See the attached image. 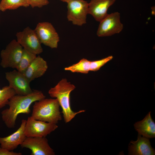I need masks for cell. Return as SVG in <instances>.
I'll return each instance as SVG.
<instances>
[{"label":"cell","mask_w":155,"mask_h":155,"mask_svg":"<svg viewBox=\"0 0 155 155\" xmlns=\"http://www.w3.org/2000/svg\"><path fill=\"white\" fill-rule=\"evenodd\" d=\"M16 94L15 91L9 86L0 89V108L7 105L10 98Z\"/></svg>","instance_id":"ffe728a7"},{"label":"cell","mask_w":155,"mask_h":155,"mask_svg":"<svg viewBox=\"0 0 155 155\" xmlns=\"http://www.w3.org/2000/svg\"><path fill=\"white\" fill-rule=\"evenodd\" d=\"M67 18L73 24L82 26L86 23L88 13V3L84 0L72 1L67 3Z\"/></svg>","instance_id":"52a82bcc"},{"label":"cell","mask_w":155,"mask_h":155,"mask_svg":"<svg viewBox=\"0 0 155 155\" xmlns=\"http://www.w3.org/2000/svg\"><path fill=\"white\" fill-rule=\"evenodd\" d=\"M48 68L46 62L38 56L33 61L23 74L30 82L35 79L43 75Z\"/></svg>","instance_id":"9a60e30c"},{"label":"cell","mask_w":155,"mask_h":155,"mask_svg":"<svg viewBox=\"0 0 155 155\" xmlns=\"http://www.w3.org/2000/svg\"><path fill=\"white\" fill-rule=\"evenodd\" d=\"M16 36L17 41L24 49L36 55L42 52L41 43L34 30L27 27L17 32Z\"/></svg>","instance_id":"5b68a950"},{"label":"cell","mask_w":155,"mask_h":155,"mask_svg":"<svg viewBox=\"0 0 155 155\" xmlns=\"http://www.w3.org/2000/svg\"><path fill=\"white\" fill-rule=\"evenodd\" d=\"M31 151V155H54L55 153L50 146L46 137H26L20 145Z\"/></svg>","instance_id":"8fae6325"},{"label":"cell","mask_w":155,"mask_h":155,"mask_svg":"<svg viewBox=\"0 0 155 155\" xmlns=\"http://www.w3.org/2000/svg\"><path fill=\"white\" fill-rule=\"evenodd\" d=\"M113 57L112 56H110L100 60L91 61L90 71H98L107 62L112 60Z\"/></svg>","instance_id":"44dd1931"},{"label":"cell","mask_w":155,"mask_h":155,"mask_svg":"<svg viewBox=\"0 0 155 155\" xmlns=\"http://www.w3.org/2000/svg\"><path fill=\"white\" fill-rule=\"evenodd\" d=\"M30 6L32 8L38 7L41 8L48 5V0H28Z\"/></svg>","instance_id":"7402d4cb"},{"label":"cell","mask_w":155,"mask_h":155,"mask_svg":"<svg viewBox=\"0 0 155 155\" xmlns=\"http://www.w3.org/2000/svg\"><path fill=\"white\" fill-rule=\"evenodd\" d=\"M57 124L35 119L28 117L25 127L26 137H46L58 128Z\"/></svg>","instance_id":"8992f818"},{"label":"cell","mask_w":155,"mask_h":155,"mask_svg":"<svg viewBox=\"0 0 155 155\" xmlns=\"http://www.w3.org/2000/svg\"><path fill=\"white\" fill-rule=\"evenodd\" d=\"M61 1H62L63 2H67V3L71 1H76V0H60Z\"/></svg>","instance_id":"cb8c5ba5"},{"label":"cell","mask_w":155,"mask_h":155,"mask_svg":"<svg viewBox=\"0 0 155 155\" xmlns=\"http://www.w3.org/2000/svg\"><path fill=\"white\" fill-rule=\"evenodd\" d=\"M129 154L131 155H154V149L151 146L149 138L138 134L137 140L131 141L129 145Z\"/></svg>","instance_id":"5bb4252c"},{"label":"cell","mask_w":155,"mask_h":155,"mask_svg":"<svg viewBox=\"0 0 155 155\" xmlns=\"http://www.w3.org/2000/svg\"><path fill=\"white\" fill-rule=\"evenodd\" d=\"M36 55L23 48L21 59L16 68L17 70L24 73L36 57Z\"/></svg>","instance_id":"e0dca14e"},{"label":"cell","mask_w":155,"mask_h":155,"mask_svg":"<svg viewBox=\"0 0 155 155\" xmlns=\"http://www.w3.org/2000/svg\"><path fill=\"white\" fill-rule=\"evenodd\" d=\"M20 152H16L13 151H9L0 146V155H22Z\"/></svg>","instance_id":"603a6c76"},{"label":"cell","mask_w":155,"mask_h":155,"mask_svg":"<svg viewBox=\"0 0 155 155\" xmlns=\"http://www.w3.org/2000/svg\"></svg>","instance_id":"d4e9b609"},{"label":"cell","mask_w":155,"mask_h":155,"mask_svg":"<svg viewBox=\"0 0 155 155\" xmlns=\"http://www.w3.org/2000/svg\"><path fill=\"white\" fill-rule=\"evenodd\" d=\"M34 102L31 116L34 119L55 124L62 120L57 99L45 98Z\"/></svg>","instance_id":"3957f363"},{"label":"cell","mask_w":155,"mask_h":155,"mask_svg":"<svg viewBox=\"0 0 155 155\" xmlns=\"http://www.w3.org/2000/svg\"><path fill=\"white\" fill-rule=\"evenodd\" d=\"M75 88L74 85L68 82L66 78H63L54 87L51 88L48 91L50 96L57 99L62 108V113L65 123L71 121L78 114L84 112L85 110L74 112L71 109L70 100L71 92Z\"/></svg>","instance_id":"7a4b0ae2"},{"label":"cell","mask_w":155,"mask_h":155,"mask_svg":"<svg viewBox=\"0 0 155 155\" xmlns=\"http://www.w3.org/2000/svg\"><path fill=\"white\" fill-rule=\"evenodd\" d=\"M30 6L28 0H1L0 3V11L14 10L20 7H27Z\"/></svg>","instance_id":"d6986e66"},{"label":"cell","mask_w":155,"mask_h":155,"mask_svg":"<svg viewBox=\"0 0 155 155\" xmlns=\"http://www.w3.org/2000/svg\"><path fill=\"white\" fill-rule=\"evenodd\" d=\"M120 13L115 12L108 15L100 22L97 35L99 37L111 36L120 33L123 28Z\"/></svg>","instance_id":"ba28073f"},{"label":"cell","mask_w":155,"mask_h":155,"mask_svg":"<svg viewBox=\"0 0 155 155\" xmlns=\"http://www.w3.org/2000/svg\"><path fill=\"white\" fill-rule=\"evenodd\" d=\"M23 48L16 40H12L0 53L1 66L3 68H16L20 62Z\"/></svg>","instance_id":"277c9868"},{"label":"cell","mask_w":155,"mask_h":155,"mask_svg":"<svg viewBox=\"0 0 155 155\" xmlns=\"http://www.w3.org/2000/svg\"><path fill=\"white\" fill-rule=\"evenodd\" d=\"M40 91L34 90L25 96L15 95L9 100L7 105L9 108L1 112L2 119L7 127L14 128L17 117L20 114H28L30 112V106L34 102L45 98Z\"/></svg>","instance_id":"6da1fadb"},{"label":"cell","mask_w":155,"mask_h":155,"mask_svg":"<svg viewBox=\"0 0 155 155\" xmlns=\"http://www.w3.org/2000/svg\"><path fill=\"white\" fill-rule=\"evenodd\" d=\"M26 121V120H22L20 127L15 132L7 137H0V146L13 151L20 145L26 137L25 132Z\"/></svg>","instance_id":"7c38bea8"},{"label":"cell","mask_w":155,"mask_h":155,"mask_svg":"<svg viewBox=\"0 0 155 155\" xmlns=\"http://www.w3.org/2000/svg\"><path fill=\"white\" fill-rule=\"evenodd\" d=\"M116 0H91L88 3V13L92 15L96 21L100 22L108 14L109 7Z\"/></svg>","instance_id":"4fadbf2b"},{"label":"cell","mask_w":155,"mask_h":155,"mask_svg":"<svg viewBox=\"0 0 155 155\" xmlns=\"http://www.w3.org/2000/svg\"><path fill=\"white\" fill-rule=\"evenodd\" d=\"M151 112L142 121L134 125L135 130L139 135L149 138L155 137V123L152 118Z\"/></svg>","instance_id":"2e32d148"},{"label":"cell","mask_w":155,"mask_h":155,"mask_svg":"<svg viewBox=\"0 0 155 155\" xmlns=\"http://www.w3.org/2000/svg\"><path fill=\"white\" fill-rule=\"evenodd\" d=\"M5 77L9 82V86L15 91L16 94L25 96L32 92L30 82L23 73L13 70L5 73Z\"/></svg>","instance_id":"30bf717a"},{"label":"cell","mask_w":155,"mask_h":155,"mask_svg":"<svg viewBox=\"0 0 155 155\" xmlns=\"http://www.w3.org/2000/svg\"><path fill=\"white\" fill-rule=\"evenodd\" d=\"M34 30L41 44L52 49L57 47L59 37L51 23L39 22Z\"/></svg>","instance_id":"9c48e42d"},{"label":"cell","mask_w":155,"mask_h":155,"mask_svg":"<svg viewBox=\"0 0 155 155\" xmlns=\"http://www.w3.org/2000/svg\"><path fill=\"white\" fill-rule=\"evenodd\" d=\"M91 61L83 58L77 63L65 67L64 69L73 73L87 74L90 71Z\"/></svg>","instance_id":"ac0fdd59"}]
</instances>
